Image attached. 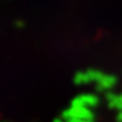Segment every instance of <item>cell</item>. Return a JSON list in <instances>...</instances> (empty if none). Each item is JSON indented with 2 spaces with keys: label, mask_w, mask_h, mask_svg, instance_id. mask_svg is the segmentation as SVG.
I'll list each match as a JSON object with an SVG mask.
<instances>
[{
  "label": "cell",
  "mask_w": 122,
  "mask_h": 122,
  "mask_svg": "<svg viewBox=\"0 0 122 122\" xmlns=\"http://www.w3.org/2000/svg\"><path fill=\"white\" fill-rule=\"evenodd\" d=\"M109 108H116V109L120 110V112H122V94L117 95L114 100L112 103H109Z\"/></svg>",
  "instance_id": "obj_6"
},
{
  "label": "cell",
  "mask_w": 122,
  "mask_h": 122,
  "mask_svg": "<svg viewBox=\"0 0 122 122\" xmlns=\"http://www.w3.org/2000/svg\"><path fill=\"white\" fill-rule=\"evenodd\" d=\"M74 83H75V85H78V86H82V85H87V83H90L87 71H78V73L74 75Z\"/></svg>",
  "instance_id": "obj_4"
},
{
  "label": "cell",
  "mask_w": 122,
  "mask_h": 122,
  "mask_svg": "<svg viewBox=\"0 0 122 122\" xmlns=\"http://www.w3.org/2000/svg\"><path fill=\"white\" fill-rule=\"evenodd\" d=\"M66 122H91V121H83V120H70V121H66Z\"/></svg>",
  "instance_id": "obj_9"
},
{
  "label": "cell",
  "mask_w": 122,
  "mask_h": 122,
  "mask_svg": "<svg viewBox=\"0 0 122 122\" xmlns=\"http://www.w3.org/2000/svg\"><path fill=\"white\" fill-rule=\"evenodd\" d=\"M99 104V97L96 95L91 94H83L74 97L71 100V107H85V108H92Z\"/></svg>",
  "instance_id": "obj_2"
},
{
  "label": "cell",
  "mask_w": 122,
  "mask_h": 122,
  "mask_svg": "<svg viewBox=\"0 0 122 122\" xmlns=\"http://www.w3.org/2000/svg\"><path fill=\"white\" fill-rule=\"evenodd\" d=\"M62 118L66 121H70V120L92 121L94 114H92L90 108H85V107H70L69 109L62 112Z\"/></svg>",
  "instance_id": "obj_1"
},
{
  "label": "cell",
  "mask_w": 122,
  "mask_h": 122,
  "mask_svg": "<svg viewBox=\"0 0 122 122\" xmlns=\"http://www.w3.org/2000/svg\"><path fill=\"white\" fill-rule=\"evenodd\" d=\"M116 82H117V78H116L114 75L105 74L103 77V79H101L99 83H96V88H97V91H103V92L108 91V90H110L116 85Z\"/></svg>",
  "instance_id": "obj_3"
},
{
  "label": "cell",
  "mask_w": 122,
  "mask_h": 122,
  "mask_svg": "<svg viewBox=\"0 0 122 122\" xmlns=\"http://www.w3.org/2000/svg\"><path fill=\"white\" fill-rule=\"evenodd\" d=\"M116 121H117V122H122V112H118V114L116 116Z\"/></svg>",
  "instance_id": "obj_8"
},
{
  "label": "cell",
  "mask_w": 122,
  "mask_h": 122,
  "mask_svg": "<svg viewBox=\"0 0 122 122\" xmlns=\"http://www.w3.org/2000/svg\"><path fill=\"white\" fill-rule=\"evenodd\" d=\"M53 122H64V118L62 117H61V118H55Z\"/></svg>",
  "instance_id": "obj_10"
},
{
  "label": "cell",
  "mask_w": 122,
  "mask_h": 122,
  "mask_svg": "<svg viewBox=\"0 0 122 122\" xmlns=\"http://www.w3.org/2000/svg\"><path fill=\"white\" fill-rule=\"evenodd\" d=\"M87 75H88L90 82L99 83L101 79H103V77H104L105 74H104V73H101L100 70H94V69H90V70H87Z\"/></svg>",
  "instance_id": "obj_5"
},
{
  "label": "cell",
  "mask_w": 122,
  "mask_h": 122,
  "mask_svg": "<svg viewBox=\"0 0 122 122\" xmlns=\"http://www.w3.org/2000/svg\"><path fill=\"white\" fill-rule=\"evenodd\" d=\"M91 122H92V121H91Z\"/></svg>",
  "instance_id": "obj_11"
},
{
  "label": "cell",
  "mask_w": 122,
  "mask_h": 122,
  "mask_svg": "<svg viewBox=\"0 0 122 122\" xmlns=\"http://www.w3.org/2000/svg\"><path fill=\"white\" fill-rule=\"evenodd\" d=\"M14 25H16V27H24V22H22L21 21V20H17V21L16 22H14Z\"/></svg>",
  "instance_id": "obj_7"
}]
</instances>
